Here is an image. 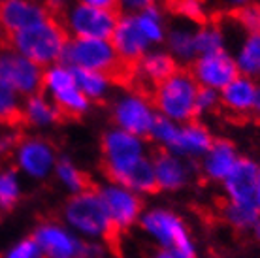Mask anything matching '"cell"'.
I'll use <instances>...</instances> for the list:
<instances>
[{"instance_id": "cell-1", "label": "cell", "mask_w": 260, "mask_h": 258, "mask_svg": "<svg viewBox=\"0 0 260 258\" xmlns=\"http://www.w3.org/2000/svg\"><path fill=\"white\" fill-rule=\"evenodd\" d=\"M10 44H12V49L21 53L28 60H32L34 64H38L40 68H47L51 64L62 62L68 34L64 33L62 25L47 17L10 36Z\"/></svg>"}, {"instance_id": "cell-2", "label": "cell", "mask_w": 260, "mask_h": 258, "mask_svg": "<svg viewBox=\"0 0 260 258\" xmlns=\"http://www.w3.org/2000/svg\"><path fill=\"white\" fill-rule=\"evenodd\" d=\"M66 217L72 224L78 226L79 230L102 236L108 249L113 252V256H121L123 234L115 228V224L111 222L110 215L106 211L104 202L100 198V187L96 190L74 194L70 200L66 202Z\"/></svg>"}, {"instance_id": "cell-3", "label": "cell", "mask_w": 260, "mask_h": 258, "mask_svg": "<svg viewBox=\"0 0 260 258\" xmlns=\"http://www.w3.org/2000/svg\"><path fill=\"white\" fill-rule=\"evenodd\" d=\"M198 90L200 87L194 81L192 74L181 70L172 74L168 79L155 87L153 104L158 117H164L177 124L194 121Z\"/></svg>"}, {"instance_id": "cell-4", "label": "cell", "mask_w": 260, "mask_h": 258, "mask_svg": "<svg viewBox=\"0 0 260 258\" xmlns=\"http://www.w3.org/2000/svg\"><path fill=\"white\" fill-rule=\"evenodd\" d=\"M42 89H44V94L64 115L79 117L87 113L91 106V102L85 98V94L79 89L76 70H72L64 62H57V64L44 68Z\"/></svg>"}, {"instance_id": "cell-5", "label": "cell", "mask_w": 260, "mask_h": 258, "mask_svg": "<svg viewBox=\"0 0 260 258\" xmlns=\"http://www.w3.org/2000/svg\"><path fill=\"white\" fill-rule=\"evenodd\" d=\"M111 117L115 128H121L138 138H147L155 126L158 113L155 104L145 92L136 89H126L119 92L113 106H111Z\"/></svg>"}, {"instance_id": "cell-6", "label": "cell", "mask_w": 260, "mask_h": 258, "mask_svg": "<svg viewBox=\"0 0 260 258\" xmlns=\"http://www.w3.org/2000/svg\"><path fill=\"white\" fill-rule=\"evenodd\" d=\"M117 19L113 10H102L76 0L62 13V28L72 38L111 40Z\"/></svg>"}, {"instance_id": "cell-7", "label": "cell", "mask_w": 260, "mask_h": 258, "mask_svg": "<svg viewBox=\"0 0 260 258\" xmlns=\"http://www.w3.org/2000/svg\"><path fill=\"white\" fill-rule=\"evenodd\" d=\"M145 155V142L121 128H110L102 136V170L113 181L119 174L130 170Z\"/></svg>"}, {"instance_id": "cell-8", "label": "cell", "mask_w": 260, "mask_h": 258, "mask_svg": "<svg viewBox=\"0 0 260 258\" xmlns=\"http://www.w3.org/2000/svg\"><path fill=\"white\" fill-rule=\"evenodd\" d=\"M62 62L72 70L104 72L110 74L119 66V57L111 40L70 38L66 44Z\"/></svg>"}, {"instance_id": "cell-9", "label": "cell", "mask_w": 260, "mask_h": 258, "mask_svg": "<svg viewBox=\"0 0 260 258\" xmlns=\"http://www.w3.org/2000/svg\"><path fill=\"white\" fill-rule=\"evenodd\" d=\"M44 68L23 57L12 47L0 49V83L19 96H32L42 89Z\"/></svg>"}, {"instance_id": "cell-10", "label": "cell", "mask_w": 260, "mask_h": 258, "mask_svg": "<svg viewBox=\"0 0 260 258\" xmlns=\"http://www.w3.org/2000/svg\"><path fill=\"white\" fill-rule=\"evenodd\" d=\"M32 239L46 258H96L98 254L96 247L78 243L70 234L55 224L38 226Z\"/></svg>"}, {"instance_id": "cell-11", "label": "cell", "mask_w": 260, "mask_h": 258, "mask_svg": "<svg viewBox=\"0 0 260 258\" xmlns=\"http://www.w3.org/2000/svg\"><path fill=\"white\" fill-rule=\"evenodd\" d=\"M240 76L232 53L219 51L213 55L198 57L192 62V78L202 89H211L221 92L230 81Z\"/></svg>"}, {"instance_id": "cell-12", "label": "cell", "mask_w": 260, "mask_h": 258, "mask_svg": "<svg viewBox=\"0 0 260 258\" xmlns=\"http://www.w3.org/2000/svg\"><path fill=\"white\" fill-rule=\"evenodd\" d=\"M100 198L104 202V207L110 215L111 222L121 234L126 232L130 226H134V222L142 213L143 202L140 200V196L123 187L113 185V187L100 188Z\"/></svg>"}, {"instance_id": "cell-13", "label": "cell", "mask_w": 260, "mask_h": 258, "mask_svg": "<svg viewBox=\"0 0 260 258\" xmlns=\"http://www.w3.org/2000/svg\"><path fill=\"white\" fill-rule=\"evenodd\" d=\"M49 17L47 8L36 0H0V30L13 34Z\"/></svg>"}, {"instance_id": "cell-14", "label": "cell", "mask_w": 260, "mask_h": 258, "mask_svg": "<svg viewBox=\"0 0 260 258\" xmlns=\"http://www.w3.org/2000/svg\"><path fill=\"white\" fill-rule=\"evenodd\" d=\"M15 162L30 177H46L55 170V149L44 138H23L15 147Z\"/></svg>"}, {"instance_id": "cell-15", "label": "cell", "mask_w": 260, "mask_h": 258, "mask_svg": "<svg viewBox=\"0 0 260 258\" xmlns=\"http://www.w3.org/2000/svg\"><path fill=\"white\" fill-rule=\"evenodd\" d=\"M111 44H113L119 60L123 62H138L145 53L153 49L142 34L132 13H124L123 17L117 19L115 30L111 34Z\"/></svg>"}, {"instance_id": "cell-16", "label": "cell", "mask_w": 260, "mask_h": 258, "mask_svg": "<svg viewBox=\"0 0 260 258\" xmlns=\"http://www.w3.org/2000/svg\"><path fill=\"white\" fill-rule=\"evenodd\" d=\"M145 230H149L153 236L162 241L166 249H179L183 252H194L189 241L187 230L183 226V220L174 213L168 211H153L145 215L142 220Z\"/></svg>"}, {"instance_id": "cell-17", "label": "cell", "mask_w": 260, "mask_h": 258, "mask_svg": "<svg viewBox=\"0 0 260 258\" xmlns=\"http://www.w3.org/2000/svg\"><path fill=\"white\" fill-rule=\"evenodd\" d=\"M258 166L249 158H238L236 166L224 179L228 198L234 204H256Z\"/></svg>"}, {"instance_id": "cell-18", "label": "cell", "mask_w": 260, "mask_h": 258, "mask_svg": "<svg viewBox=\"0 0 260 258\" xmlns=\"http://www.w3.org/2000/svg\"><path fill=\"white\" fill-rule=\"evenodd\" d=\"M211 143H213V136L208 130V126L198 121H189V123L177 124L176 138L166 151L177 156H192L194 158V156L206 155Z\"/></svg>"}, {"instance_id": "cell-19", "label": "cell", "mask_w": 260, "mask_h": 258, "mask_svg": "<svg viewBox=\"0 0 260 258\" xmlns=\"http://www.w3.org/2000/svg\"><path fill=\"white\" fill-rule=\"evenodd\" d=\"M219 94H221V106H224L230 113L249 115L251 111H254V104H256V96H258V85L254 79L238 76Z\"/></svg>"}, {"instance_id": "cell-20", "label": "cell", "mask_w": 260, "mask_h": 258, "mask_svg": "<svg viewBox=\"0 0 260 258\" xmlns=\"http://www.w3.org/2000/svg\"><path fill=\"white\" fill-rule=\"evenodd\" d=\"M238 151L228 140H213L211 147L202 156V172L213 181H224L238 162Z\"/></svg>"}, {"instance_id": "cell-21", "label": "cell", "mask_w": 260, "mask_h": 258, "mask_svg": "<svg viewBox=\"0 0 260 258\" xmlns=\"http://www.w3.org/2000/svg\"><path fill=\"white\" fill-rule=\"evenodd\" d=\"M151 164L155 170L156 181L162 190H177L187 183V166L181 156L170 153L166 149H158L151 156Z\"/></svg>"}, {"instance_id": "cell-22", "label": "cell", "mask_w": 260, "mask_h": 258, "mask_svg": "<svg viewBox=\"0 0 260 258\" xmlns=\"http://www.w3.org/2000/svg\"><path fill=\"white\" fill-rule=\"evenodd\" d=\"M136 72L142 81L156 87L164 79H168L172 74H176L177 62L166 49L153 47L136 62Z\"/></svg>"}, {"instance_id": "cell-23", "label": "cell", "mask_w": 260, "mask_h": 258, "mask_svg": "<svg viewBox=\"0 0 260 258\" xmlns=\"http://www.w3.org/2000/svg\"><path fill=\"white\" fill-rule=\"evenodd\" d=\"M111 183L117 185V187L126 188V190H132V192L158 194L162 190L158 181H156L155 170H153L149 156H143L138 164H134L132 168L123 172V174H119Z\"/></svg>"}, {"instance_id": "cell-24", "label": "cell", "mask_w": 260, "mask_h": 258, "mask_svg": "<svg viewBox=\"0 0 260 258\" xmlns=\"http://www.w3.org/2000/svg\"><path fill=\"white\" fill-rule=\"evenodd\" d=\"M60 119V111L57 106L42 92L25 98L21 106V121L32 128H47L53 126Z\"/></svg>"}, {"instance_id": "cell-25", "label": "cell", "mask_w": 260, "mask_h": 258, "mask_svg": "<svg viewBox=\"0 0 260 258\" xmlns=\"http://www.w3.org/2000/svg\"><path fill=\"white\" fill-rule=\"evenodd\" d=\"M166 51L174 57L176 62H194L196 55V42H194V28L190 25L179 23L168 28L166 34Z\"/></svg>"}, {"instance_id": "cell-26", "label": "cell", "mask_w": 260, "mask_h": 258, "mask_svg": "<svg viewBox=\"0 0 260 258\" xmlns=\"http://www.w3.org/2000/svg\"><path fill=\"white\" fill-rule=\"evenodd\" d=\"M232 57L236 60L240 76L251 79L260 78V33L243 34Z\"/></svg>"}, {"instance_id": "cell-27", "label": "cell", "mask_w": 260, "mask_h": 258, "mask_svg": "<svg viewBox=\"0 0 260 258\" xmlns=\"http://www.w3.org/2000/svg\"><path fill=\"white\" fill-rule=\"evenodd\" d=\"M132 15H134V19H136L145 40L151 44V47H156L166 40L168 25H166V17H164L162 10L158 6H151L147 10L132 13Z\"/></svg>"}, {"instance_id": "cell-28", "label": "cell", "mask_w": 260, "mask_h": 258, "mask_svg": "<svg viewBox=\"0 0 260 258\" xmlns=\"http://www.w3.org/2000/svg\"><path fill=\"white\" fill-rule=\"evenodd\" d=\"M76 78H78L79 89L89 102L104 100L113 89V79L110 74H104V72L76 70Z\"/></svg>"}, {"instance_id": "cell-29", "label": "cell", "mask_w": 260, "mask_h": 258, "mask_svg": "<svg viewBox=\"0 0 260 258\" xmlns=\"http://www.w3.org/2000/svg\"><path fill=\"white\" fill-rule=\"evenodd\" d=\"M196 55L206 57L219 51H226V34L217 25H200L194 28Z\"/></svg>"}, {"instance_id": "cell-30", "label": "cell", "mask_w": 260, "mask_h": 258, "mask_svg": "<svg viewBox=\"0 0 260 258\" xmlns=\"http://www.w3.org/2000/svg\"><path fill=\"white\" fill-rule=\"evenodd\" d=\"M55 172H57L59 179L64 183L66 187L70 188V190H74V194L89 192V190H96L98 188L96 185L85 175V172H81V170H79L74 162L68 160V158L57 160V164H55Z\"/></svg>"}, {"instance_id": "cell-31", "label": "cell", "mask_w": 260, "mask_h": 258, "mask_svg": "<svg viewBox=\"0 0 260 258\" xmlns=\"http://www.w3.org/2000/svg\"><path fill=\"white\" fill-rule=\"evenodd\" d=\"M21 196L19 179L17 172L13 168H4L0 166V213L12 211L17 206Z\"/></svg>"}, {"instance_id": "cell-32", "label": "cell", "mask_w": 260, "mask_h": 258, "mask_svg": "<svg viewBox=\"0 0 260 258\" xmlns=\"http://www.w3.org/2000/svg\"><path fill=\"white\" fill-rule=\"evenodd\" d=\"M21 96L0 83V126L10 128L21 119Z\"/></svg>"}, {"instance_id": "cell-33", "label": "cell", "mask_w": 260, "mask_h": 258, "mask_svg": "<svg viewBox=\"0 0 260 258\" xmlns=\"http://www.w3.org/2000/svg\"><path fill=\"white\" fill-rule=\"evenodd\" d=\"M222 211L226 213L228 222L236 228H249L260 217V209L256 204H234V202H230Z\"/></svg>"}, {"instance_id": "cell-34", "label": "cell", "mask_w": 260, "mask_h": 258, "mask_svg": "<svg viewBox=\"0 0 260 258\" xmlns=\"http://www.w3.org/2000/svg\"><path fill=\"white\" fill-rule=\"evenodd\" d=\"M174 8L189 23H198L206 17V6L202 0H176Z\"/></svg>"}, {"instance_id": "cell-35", "label": "cell", "mask_w": 260, "mask_h": 258, "mask_svg": "<svg viewBox=\"0 0 260 258\" xmlns=\"http://www.w3.org/2000/svg\"><path fill=\"white\" fill-rule=\"evenodd\" d=\"M238 23L245 34L260 33V4H249L238 12Z\"/></svg>"}, {"instance_id": "cell-36", "label": "cell", "mask_w": 260, "mask_h": 258, "mask_svg": "<svg viewBox=\"0 0 260 258\" xmlns=\"http://www.w3.org/2000/svg\"><path fill=\"white\" fill-rule=\"evenodd\" d=\"M221 106V94L217 90L211 89H202L198 90V96H196V115H206L211 113Z\"/></svg>"}, {"instance_id": "cell-37", "label": "cell", "mask_w": 260, "mask_h": 258, "mask_svg": "<svg viewBox=\"0 0 260 258\" xmlns=\"http://www.w3.org/2000/svg\"><path fill=\"white\" fill-rule=\"evenodd\" d=\"M6 258H46V256H44L42 249L38 247V243L32 238H28V239H23L21 243H17V245L13 247L12 251L8 252Z\"/></svg>"}, {"instance_id": "cell-38", "label": "cell", "mask_w": 260, "mask_h": 258, "mask_svg": "<svg viewBox=\"0 0 260 258\" xmlns=\"http://www.w3.org/2000/svg\"><path fill=\"white\" fill-rule=\"evenodd\" d=\"M19 134L12 128L0 130V158L8 156L10 153H15V147L19 145Z\"/></svg>"}, {"instance_id": "cell-39", "label": "cell", "mask_w": 260, "mask_h": 258, "mask_svg": "<svg viewBox=\"0 0 260 258\" xmlns=\"http://www.w3.org/2000/svg\"><path fill=\"white\" fill-rule=\"evenodd\" d=\"M119 4L124 12L128 13H138L142 10H147V8L155 6L156 0H119Z\"/></svg>"}, {"instance_id": "cell-40", "label": "cell", "mask_w": 260, "mask_h": 258, "mask_svg": "<svg viewBox=\"0 0 260 258\" xmlns=\"http://www.w3.org/2000/svg\"><path fill=\"white\" fill-rule=\"evenodd\" d=\"M156 258H196L194 252H183L179 249H164V251L158 252V256Z\"/></svg>"}, {"instance_id": "cell-41", "label": "cell", "mask_w": 260, "mask_h": 258, "mask_svg": "<svg viewBox=\"0 0 260 258\" xmlns=\"http://www.w3.org/2000/svg\"><path fill=\"white\" fill-rule=\"evenodd\" d=\"M78 2H83V4H89V6L94 8H102V10H113L119 4V0H78Z\"/></svg>"}, {"instance_id": "cell-42", "label": "cell", "mask_w": 260, "mask_h": 258, "mask_svg": "<svg viewBox=\"0 0 260 258\" xmlns=\"http://www.w3.org/2000/svg\"><path fill=\"white\" fill-rule=\"evenodd\" d=\"M222 4V8H226V10H238L240 12L241 8H245L251 4V0H219Z\"/></svg>"}, {"instance_id": "cell-43", "label": "cell", "mask_w": 260, "mask_h": 258, "mask_svg": "<svg viewBox=\"0 0 260 258\" xmlns=\"http://www.w3.org/2000/svg\"><path fill=\"white\" fill-rule=\"evenodd\" d=\"M256 206L260 209V168H258V185H256Z\"/></svg>"}, {"instance_id": "cell-44", "label": "cell", "mask_w": 260, "mask_h": 258, "mask_svg": "<svg viewBox=\"0 0 260 258\" xmlns=\"http://www.w3.org/2000/svg\"><path fill=\"white\" fill-rule=\"evenodd\" d=\"M254 113L260 115V87H258V96H256V104H254Z\"/></svg>"}, {"instance_id": "cell-45", "label": "cell", "mask_w": 260, "mask_h": 258, "mask_svg": "<svg viewBox=\"0 0 260 258\" xmlns=\"http://www.w3.org/2000/svg\"><path fill=\"white\" fill-rule=\"evenodd\" d=\"M254 232H256V236L260 238V217H258V220L254 222Z\"/></svg>"}, {"instance_id": "cell-46", "label": "cell", "mask_w": 260, "mask_h": 258, "mask_svg": "<svg viewBox=\"0 0 260 258\" xmlns=\"http://www.w3.org/2000/svg\"><path fill=\"white\" fill-rule=\"evenodd\" d=\"M55 2H64V0H55Z\"/></svg>"}, {"instance_id": "cell-47", "label": "cell", "mask_w": 260, "mask_h": 258, "mask_svg": "<svg viewBox=\"0 0 260 258\" xmlns=\"http://www.w3.org/2000/svg\"><path fill=\"white\" fill-rule=\"evenodd\" d=\"M36 2H44V0H36Z\"/></svg>"}, {"instance_id": "cell-48", "label": "cell", "mask_w": 260, "mask_h": 258, "mask_svg": "<svg viewBox=\"0 0 260 258\" xmlns=\"http://www.w3.org/2000/svg\"><path fill=\"white\" fill-rule=\"evenodd\" d=\"M258 4H260V0H258Z\"/></svg>"}, {"instance_id": "cell-49", "label": "cell", "mask_w": 260, "mask_h": 258, "mask_svg": "<svg viewBox=\"0 0 260 258\" xmlns=\"http://www.w3.org/2000/svg\"><path fill=\"white\" fill-rule=\"evenodd\" d=\"M0 33H2V30H0Z\"/></svg>"}]
</instances>
